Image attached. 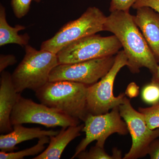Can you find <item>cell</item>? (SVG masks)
Instances as JSON below:
<instances>
[{"mask_svg":"<svg viewBox=\"0 0 159 159\" xmlns=\"http://www.w3.org/2000/svg\"><path fill=\"white\" fill-rule=\"evenodd\" d=\"M42 0H34V2L37 3H39L40 2H41Z\"/></svg>","mask_w":159,"mask_h":159,"instance_id":"obj_27","label":"cell"},{"mask_svg":"<svg viewBox=\"0 0 159 159\" xmlns=\"http://www.w3.org/2000/svg\"><path fill=\"white\" fill-rule=\"evenodd\" d=\"M134 20L142 34L158 63H159V14L149 7L137 9Z\"/></svg>","mask_w":159,"mask_h":159,"instance_id":"obj_12","label":"cell"},{"mask_svg":"<svg viewBox=\"0 0 159 159\" xmlns=\"http://www.w3.org/2000/svg\"><path fill=\"white\" fill-rule=\"evenodd\" d=\"M148 155L151 159H159V139H156L151 143Z\"/></svg>","mask_w":159,"mask_h":159,"instance_id":"obj_25","label":"cell"},{"mask_svg":"<svg viewBox=\"0 0 159 159\" xmlns=\"http://www.w3.org/2000/svg\"><path fill=\"white\" fill-rule=\"evenodd\" d=\"M84 124L62 127L56 135L50 137L49 145L33 159H59L63 152L71 141L81 135Z\"/></svg>","mask_w":159,"mask_h":159,"instance_id":"obj_14","label":"cell"},{"mask_svg":"<svg viewBox=\"0 0 159 159\" xmlns=\"http://www.w3.org/2000/svg\"><path fill=\"white\" fill-rule=\"evenodd\" d=\"M151 82L159 85V66H158L156 71L152 74Z\"/></svg>","mask_w":159,"mask_h":159,"instance_id":"obj_26","label":"cell"},{"mask_svg":"<svg viewBox=\"0 0 159 159\" xmlns=\"http://www.w3.org/2000/svg\"><path fill=\"white\" fill-rule=\"evenodd\" d=\"M26 27L21 25L11 27L6 20V9L2 5H0V46L9 44H16L25 47L29 43L30 37L28 33L19 34V31L25 30Z\"/></svg>","mask_w":159,"mask_h":159,"instance_id":"obj_15","label":"cell"},{"mask_svg":"<svg viewBox=\"0 0 159 159\" xmlns=\"http://www.w3.org/2000/svg\"><path fill=\"white\" fill-rule=\"evenodd\" d=\"M120 115L127 125L132 138L131 147L123 159H137L148 154L151 143L159 138V129H151L145 122L143 114L134 108L130 100L125 97L119 106Z\"/></svg>","mask_w":159,"mask_h":159,"instance_id":"obj_10","label":"cell"},{"mask_svg":"<svg viewBox=\"0 0 159 159\" xmlns=\"http://www.w3.org/2000/svg\"><path fill=\"white\" fill-rule=\"evenodd\" d=\"M116 56L75 63L58 64L51 71L49 81L68 80L92 85L105 76L115 62Z\"/></svg>","mask_w":159,"mask_h":159,"instance_id":"obj_9","label":"cell"},{"mask_svg":"<svg viewBox=\"0 0 159 159\" xmlns=\"http://www.w3.org/2000/svg\"><path fill=\"white\" fill-rule=\"evenodd\" d=\"M84 122L82 131L85 132V137L77 145L71 159L75 158L78 154L86 150L94 141H97L96 145L104 148L106 141L111 135L117 133L125 135L129 133L126 123L120 115L119 107L102 115L89 114Z\"/></svg>","mask_w":159,"mask_h":159,"instance_id":"obj_8","label":"cell"},{"mask_svg":"<svg viewBox=\"0 0 159 159\" xmlns=\"http://www.w3.org/2000/svg\"><path fill=\"white\" fill-rule=\"evenodd\" d=\"M139 87L135 83L131 82L127 86L125 93L127 97L134 98L137 97L139 94Z\"/></svg>","mask_w":159,"mask_h":159,"instance_id":"obj_24","label":"cell"},{"mask_svg":"<svg viewBox=\"0 0 159 159\" xmlns=\"http://www.w3.org/2000/svg\"><path fill=\"white\" fill-rule=\"evenodd\" d=\"M139 112L142 113L145 122L151 129H159V102L149 107H139Z\"/></svg>","mask_w":159,"mask_h":159,"instance_id":"obj_18","label":"cell"},{"mask_svg":"<svg viewBox=\"0 0 159 159\" xmlns=\"http://www.w3.org/2000/svg\"><path fill=\"white\" fill-rule=\"evenodd\" d=\"M76 158L80 159H120L122 155L120 151L115 148L113 150L112 155H110L104 150V148L95 145L89 151L86 150L78 154Z\"/></svg>","mask_w":159,"mask_h":159,"instance_id":"obj_17","label":"cell"},{"mask_svg":"<svg viewBox=\"0 0 159 159\" xmlns=\"http://www.w3.org/2000/svg\"><path fill=\"white\" fill-rule=\"evenodd\" d=\"M50 142V137L44 136L39 139L37 144L31 148L14 152H0L1 159H22L25 157L34 156L42 152L46 149V144Z\"/></svg>","mask_w":159,"mask_h":159,"instance_id":"obj_16","label":"cell"},{"mask_svg":"<svg viewBox=\"0 0 159 159\" xmlns=\"http://www.w3.org/2000/svg\"><path fill=\"white\" fill-rule=\"evenodd\" d=\"M103 31L116 36L127 57V66L132 73L140 72V69H148L152 74L158 65L146 40L129 12L116 11L107 16Z\"/></svg>","mask_w":159,"mask_h":159,"instance_id":"obj_1","label":"cell"},{"mask_svg":"<svg viewBox=\"0 0 159 159\" xmlns=\"http://www.w3.org/2000/svg\"><path fill=\"white\" fill-rule=\"evenodd\" d=\"M128 60L123 51H119L116 55L115 62L107 74L100 80L89 85L87 94V107L89 114L102 115L123 104L125 93L116 97L114 96L113 87L118 73L125 66Z\"/></svg>","mask_w":159,"mask_h":159,"instance_id":"obj_5","label":"cell"},{"mask_svg":"<svg viewBox=\"0 0 159 159\" xmlns=\"http://www.w3.org/2000/svg\"><path fill=\"white\" fill-rule=\"evenodd\" d=\"M20 93L15 88L11 75L8 71L1 73L0 78V133H9L13 130L11 122L12 110Z\"/></svg>","mask_w":159,"mask_h":159,"instance_id":"obj_11","label":"cell"},{"mask_svg":"<svg viewBox=\"0 0 159 159\" xmlns=\"http://www.w3.org/2000/svg\"><path fill=\"white\" fill-rule=\"evenodd\" d=\"M11 122L16 124L34 123L47 127H67L80 125V120L67 116L42 103L26 99L20 94L11 112Z\"/></svg>","mask_w":159,"mask_h":159,"instance_id":"obj_7","label":"cell"},{"mask_svg":"<svg viewBox=\"0 0 159 159\" xmlns=\"http://www.w3.org/2000/svg\"><path fill=\"white\" fill-rule=\"evenodd\" d=\"M88 86L68 80L49 81L35 92V95L41 103L84 122L89 114L87 107Z\"/></svg>","mask_w":159,"mask_h":159,"instance_id":"obj_2","label":"cell"},{"mask_svg":"<svg viewBox=\"0 0 159 159\" xmlns=\"http://www.w3.org/2000/svg\"><path fill=\"white\" fill-rule=\"evenodd\" d=\"M142 99L144 102L153 105L159 102V85L150 83L142 91Z\"/></svg>","mask_w":159,"mask_h":159,"instance_id":"obj_19","label":"cell"},{"mask_svg":"<svg viewBox=\"0 0 159 159\" xmlns=\"http://www.w3.org/2000/svg\"><path fill=\"white\" fill-rule=\"evenodd\" d=\"M107 16L96 7H90L78 19L61 27L54 36L42 43L40 49L57 53L73 42L103 31Z\"/></svg>","mask_w":159,"mask_h":159,"instance_id":"obj_4","label":"cell"},{"mask_svg":"<svg viewBox=\"0 0 159 159\" xmlns=\"http://www.w3.org/2000/svg\"><path fill=\"white\" fill-rule=\"evenodd\" d=\"M11 132L0 136V149L4 152H11L17 149L18 144L34 139L44 136L56 135L59 131L53 130H43L39 127L27 128L22 124L13 125Z\"/></svg>","mask_w":159,"mask_h":159,"instance_id":"obj_13","label":"cell"},{"mask_svg":"<svg viewBox=\"0 0 159 159\" xmlns=\"http://www.w3.org/2000/svg\"><path fill=\"white\" fill-rule=\"evenodd\" d=\"M142 7H149L159 14V0H138L133 6L134 9Z\"/></svg>","mask_w":159,"mask_h":159,"instance_id":"obj_22","label":"cell"},{"mask_svg":"<svg viewBox=\"0 0 159 159\" xmlns=\"http://www.w3.org/2000/svg\"><path fill=\"white\" fill-rule=\"evenodd\" d=\"M34 0H11V6L16 17L21 19L28 14L31 2Z\"/></svg>","mask_w":159,"mask_h":159,"instance_id":"obj_20","label":"cell"},{"mask_svg":"<svg viewBox=\"0 0 159 159\" xmlns=\"http://www.w3.org/2000/svg\"><path fill=\"white\" fill-rule=\"evenodd\" d=\"M25 54L11 74L16 92L26 89L36 92L49 81L52 70L59 64L57 54L46 50H37L31 46L25 47Z\"/></svg>","mask_w":159,"mask_h":159,"instance_id":"obj_3","label":"cell"},{"mask_svg":"<svg viewBox=\"0 0 159 159\" xmlns=\"http://www.w3.org/2000/svg\"><path fill=\"white\" fill-rule=\"evenodd\" d=\"M122 48L116 35L92 34L73 42L57 53L59 64L75 63L113 56Z\"/></svg>","mask_w":159,"mask_h":159,"instance_id":"obj_6","label":"cell"},{"mask_svg":"<svg viewBox=\"0 0 159 159\" xmlns=\"http://www.w3.org/2000/svg\"><path fill=\"white\" fill-rule=\"evenodd\" d=\"M17 62L16 57L12 54H1L0 55V72L4 71L9 66L14 65Z\"/></svg>","mask_w":159,"mask_h":159,"instance_id":"obj_23","label":"cell"},{"mask_svg":"<svg viewBox=\"0 0 159 159\" xmlns=\"http://www.w3.org/2000/svg\"><path fill=\"white\" fill-rule=\"evenodd\" d=\"M138 0H111L109 11L111 12L116 11H123L129 12L131 7Z\"/></svg>","mask_w":159,"mask_h":159,"instance_id":"obj_21","label":"cell"}]
</instances>
